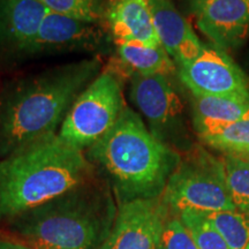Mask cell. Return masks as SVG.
<instances>
[{"mask_svg":"<svg viewBox=\"0 0 249 249\" xmlns=\"http://www.w3.org/2000/svg\"><path fill=\"white\" fill-rule=\"evenodd\" d=\"M103 68L102 58L88 57L11 83L0 95V160L58 134L73 103Z\"/></svg>","mask_w":249,"mask_h":249,"instance_id":"6da1fadb","label":"cell"},{"mask_svg":"<svg viewBox=\"0 0 249 249\" xmlns=\"http://www.w3.org/2000/svg\"><path fill=\"white\" fill-rule=\"evenodd\" d=\"M96 174L107 183L118 205L161 197L180 156L152 135L127 105L114 127L85 151Z\"/></svg>","mask_w":249,"mask_h":249,"instance_id":"7a4b0ae2","label":"cell"},{"mask_svg":"<svg viewBox=\"0 0 249 249\" xmlns=\"http://www.w3.org/2000/svg\"><path fill=\"white\" fill-rule=\"evenodd\" d=\"M118 203L97 174L11 222L31 249H98L110 235Z\"/></svg>","mask_w":249,"mask_h":249,"instance_id":"3957f363","label":"cell"},{"mask_svg":"<svg viewBox=\"0 0 249 249\" xmlns=\"http://www.w3.org/2000/svg\"><path fill=\"white\" fill-rule=\"evenodd\" d=\"M95 174L85 151L58 134L0 160V222L53 200Z\"/></svg>","mask_w":249,"mask_h":249,"instance_id":"277c9868","label":"cell"},{"mask_svg":"<svg viewBox=\"0 0 249 249\" xmlns=\"http://www.w3.org/2000/svg\"><path fill=\"white\" fill-rule=\"evenodd\" d=\"M161 200L170 213H213L236 210L227 189L222 160L195 148L180 158L171 174Z\"/></svg>","mask_w":249,"mask_h":249,"instance_id":"5b68a950","label":"cell"},{"mask_svg":"<svg viewBox=\"0 0 249 249\" xmlns=\"http://www.w3.org/2000/svg\"><path fill=\"white\" fill-rule=\"evenodd\" d=\"M124 88V81L103 68L73 103L58 132L60 139L86 151L104 138L127 107Z\"/></svg>","mask_w":249,"mask_h":249,"instance_id":"8992f818","label":"cell"},{"mask_svg":"<svg viewBox=\"0 0 249 249\" xmlns=\"http://www.w3.org/2000/svg\"><path fill=\"white\" fill-rule=\"evenodd\" d=\"M171 76L135 75L128 81V97L156 139L164 144L186 139L185 105Z\"/></svg>","mask_w":249,"mask_h":249,"instance_id":"52a82bcc","label":"cell"},{"mask_svg":"<svg viewBox=\"0 0 249 249\" xmlns=\"http://www.w3.org/2000/svg\"><path fill=\"white\" fill-rule=\"evenodd\" d=\"M114 48L113 39L105 24L48 12L26 61L74 53L102 58L111 55Z\"/></svg>","mask_w":249,"mask_h":249,"instance_id":"ba28073f","label":"cell"},{"mask_svg":"<svg viewBox=\"0 0 249 249\" xmlns=\"http://www.w3.org/2000/svg\"><path fill=\"white\" fill-rule=\"evenodd\" d=\"M180 82L196 96L249 99V77L226 51L204 45L200 54L177 66Z\"/></svg>","mask_w":249,"mask_h":249,"instance_id":"9c48e42d","label":"cell"},{"mask_svg":"<svg viewBox=\"0 0 249 249\" xmlns=\"http://www.w3.org/2000/svg\"><path fill=\"white\" fill-rule=\"evenodd\" d=\"M171 213L161 197L118 205L110 235L98 249H160Z\"/></svg>","mask_w":249,"mask_h":249,"instance_id":"30bf717a","label":"cell"},{"mask_svg":"<svg viewBox=\"0 0 249 249\" xmlns=\"http://www.w3.org/2000/svg\"><path fill=\"white\" fill-rule=\"evenodd\" d=\"M196 26L213 45L227 51L249 37V0H188Z\"/></svg>","mask_w":249,"mask_h":249,"instance_id":"8fae6325","label":"cell"},{"mask_svg":"<svg viewBox=\"0 0 249 249\" xmlns=\"http://www.w3.org/2000/svg\"><path fill=\"white\" fill-rule=\"evenodd\" d=\"M48 12L38 0H0V61H26Z\"/></svg>","mask_w":249,"mask_h":249,"instance_id":"7c38bea8","label":"cell"},{"mask_svg":"<svg viewBox=\"0 0 249 249\" xmlns=\"http://www.w3.org/2000/svg\"><path fill=\"white\" fill-rule=\"evenodd\" d=\"M105 26L114 46L127 43L160 45L154 26L150 0H110Z\"/></svg>","mask_w":249,"mask_h":249,"instance_id":"4fadbf2b","label":"cell"},{"mask_svg":"<svg viewBox=\"0 0 249 249\" xmlns=\"http://www.w3.org/2000/svg\"><path fill=\"white\" fill-rule=\"evenodd\" d=\"M150 2L158 39L176 66L197 57L203 44L172 1L150 0Z\"/></svg>","mask_w":249,"mask_h":249,"instance_id":"5bb4252c","label":"cell"},{"mask_svg":"<svg viewBox=\"0 0 249 249\" xmlns=\"http://www.w3.org/2000/svg\"><path fill=\"white\" fill-rule=\"evenodd\" d=\"M104 70L124 83L135 75L172 76L177 74L176 64L163 46H145L136 43L116 46L112 54L108 55Z\"/></svg>","mask_w":249,"mask_h":249,"instance_id":"9a60e30c","label":"cell"},{"mask_svg":"<svg viewBox=\"0 0 249 249\" xmlns=\"http://www.w3.org/2000/svg\"><path fill=\"white\" fill-rule=\"evenodd\" d=\"M193 128L197 136L236 121L249 119V99L192 95Z\"/></svg>","mask_w":249,"mask_h":249,"instance_id":"2e32d148","label":"cell"},{"mask_svg":"<svg viewBox=\"0 0 249 249\" xmlns=\"http://www.w3.org/2000/svg\"><path fill=\"white\" fill-rule=\"evenodd\" d=\"M198 138L224 155L249 158V119L225 124Z\"/></svg>","mask_w":249,"mask_h":249,"instance_id":"e0dca14e","label":"cell"},{"mask_svg":"<svg viewBox=\"0 0 249 249\" xmlns=\"http://www.w3.org/2000/svg\"><path fill=\"white\" fill-rule=\"evenodd\" d=\"M224 176L236 210L249 214V158L224 155Z\"/></svg>","mask_w":249,"mask_h":249,"instance_id":"ac0fdd59","label":"cell"},{"mask_svg":"<svg viewBox=\"0 0 249 249\" xmlns=\"http://www.w3.org/2000/svg\"><path fill=\"white\" fill-rule=\"evenodd\" d=\"M230 249H246L249 244V214L238 210L203 213Z\"/></svg>","mask_w":249,"mask_h":249,"instance_id":"d6986e66","label":"cell"},{"mask_svg":"<svg viewBox=\"0 0 249 249\" xmlns=\"http://www.w3.org/2000/svg\"><path fill=\"white\" fill-rule=\"evenodd\" d=\"M52 13L105 24L110 0H38Z\"/></svg>","mask_w":249,"mask_h":249,"instance_id":"ffe728a7","label":"cell"},{"mask_svg":"<svg viewBox=\"0 0 249 249\" xmlns=\"http://www.w3.org/2000/svg\"><path fill=\"white\" fill-rule=\"evenodd\" d=\"M198 249H230L223 236L203 213L185 211L178 214Z\"/></svg>","mask_w":249,"mask_h":249,"instance_id":"44dd1931","label":"cell"},{"mask_svg":"<svg viewBox=\"0 0 249 249\" xmlns=\"http://www.w3.org/2000/svg\"><path fill=\"white\" fill-rule=\"evenodd\" d=\"M160 249H198L178 216L171 213L165 225Z\"/></svg>","mask_w":249,"mask_h":249,"instance_id":"7402d4cb","label":"cell"},{"mask_svg":"<svg viewBox=\"0 0 249 249\" xmlns=\"http://www.w3.org/2000/svg\"><path fill=\"white\" fill-rule=\"evenodd\" d=\"M0 249H31L28 246L21 244L18 241L6 240V239H0Z\"/></svg>","mask_w":249,"mask_h":249,"instance_id":"603a6c76","label":"cell"},{"mask_svg":"<svg viewBox=\"0 0 249 249\" xmlns=\"http://www.w3.org/2000/svg\"><path fill=\"white\" fill-rule=\"evenodd\" d=\"M246 249H249V244H248V246H247V248H246Z\"/></svg>","mask_w":249,"mask_h":249,"instance_id":"cb8c5ba5","label":"cell"}]
</instances>
